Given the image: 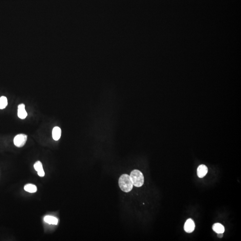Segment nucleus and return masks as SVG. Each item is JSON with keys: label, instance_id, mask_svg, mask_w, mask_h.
Wrapping results in <instances>:
<instances>
[{"label": "nucleus", "instance_id": "f257e3e1", "mask_svg": "<svg viewBox=\"0 0 241 241\" xmlns=\"http://www.w3.org/2000/svg\"><path fill=\"white\" fill-rule=\"evenodd\" d=\"M119 183L120 188L124 192H129L133 189V183L130 176L127 174L122 175L119 179Z\"/></svg>", "mask_w": 241, "mask_h": 241}, {"label": "nucleus", "instance_id": "f03ea898", "mask_svg": "<svg viewBox=\"0 0 241 241\" xmlns=\"http://www.w3.org/2000/svg\"><path fill=\"white\" fill-rule=\"evenodd\" d=\"M130 178L133 185L136 187H141L144 182V178L141 171L138 170H132L130 173Z\"/></svg>", "mask_w": 241, "mask_h": 241}, {"label": "nucleus", "instance_id": "7ed1b4c3", "mask_svg": "<svg viewBox=\"0 0 241 241\" xmlns=\"http://www.w3.org/2000/svg\"><path fill=\"white\" fill-rule=\"evenodd\" d=\"M27 140V135L23 134H19L14 137V144L18 147H23L25 145Z\"/></svg>", "mask_w": 241, "mask_h": 241}, {"label": "nucleus", "instance_id": "20e7f679", "mask_svg": "<svg viewBox=\"0 0 241 241\" xmlns=\"http://www.w3.org/2000/svg\"><path fill=\"white\" fill-rule=\"evenodd\" d=\"M195 225L194 221L191 219H188L185 223L184 229L187 233H192L195 229Z\"/></svg>", "mask_w": 241, "mask_h": 241}, {"label": "nucleus", "instance_id": "39448f33", "mask_svg": "<svg viewBox=\"0 0 241 241\" xmlns=\"http://www.w3.org/2000/svg\"><path fill=\"white\" fill-rule=\"evenodd\" d=\"M18 115L19 118L21 119H24L27 117V113L24 104H21L18 106Z\"/></svg>", "mask_w": 241, "mask_h": 241}, {"label": "nucleus", "instance_id": "423d86ee", "mask_svg": "<svg viewBox=\"0 0 241 241\" xmlns=\"http://www.w3.org/2000/svg\"><path fill=\"white\" fill-rule=\"evenodd\" d=\"M208 169L205 165L202 164L199 166L197 170V174L199 178H203L207 174Z\"/></svg>", "mask_w": 241, "mask_h": 241}, {"label": "nucleus", "instance_id": "0eeeda50", "mask_svg": "<svg viewBox=\"0 0 241 241\" xmlns=\"http://www.w3.org/2000/svg\"><path fill=\"white\" fill-rule=\"evenodd\" d=\"M34 168L38 172V175L40 177H43L45 176V172L43 168V164L40 161L36 162L34 165Z\"/></svg>", "mask_w": 241, "mask_h": 241}, {"label": "nucleus", "instance_id": "6e6552de", "mask_svg": "<svg viewBox=\"0 0 241 241\" xmlns=\"http://www.w3.org/2000/svg\"><path fill=\"white\" fill-rule=\"evenodd\" d=\"M52 137L53 139L55 141H58L60 139L61 135V129L60 127L56 126L52 130Z\"/></svg>", "mask_w": 241, "mask_h": 241}, {"label": "nucleus", "instance_id": "1a4fd4ad", "mask_svg": "<svg viewBox=\"0 0 241 241\" xmlns=\"http://www.w3.org/2000/svg\"><path fill=\"white\" fill-rule=\"evenodd\" d=\"M44 221L49 224L57 225L58 224V220L57 218L51 216H46L44 218Z\"/></svg>", "mask_w": 241, "mask_h": 241}, {"label": "nucleus", "instance_id": "9d476101", "mask_svg": "<svg viewBox=\"0 0 241 241\" xmlns=\"http://www.w3.org/2000/svg\"><path fill=\"white\" fill-rule=\"evenodd\" d=\"M212 228H213V231L217 233V234L224 233V232H225V228L221 224L219 223L214 224Z\"/></svg>", "mask_w": 241, "mask_h": 241}, {"label": "nucleus", "instance_id": "9b49d317", "mask_svg": "<svg viewBox=\"0 0 241 241\" xmlns=\"http://www.w3.org/2000/svg\"><path fill=\"white\" fill-rule=\"evenodd\" d=\"M24 190L30 193H35L37 191V188L35 185L29 184L25 185Z\"/></svg>", "mask_w": 241, "mask_h": 241}, {"label": "nucleus", "instance_id": "f8f14e48", "mask_svg": "<svg viewBox=\"0 0 241 241\" xmlns=\"http://www.w3.org/2000/svg\"><path fill=\"white\" fill-rule=\"evenodd\" d=\"M8 105V100L6 97L2 96L0 98V109L5 108Z\"/></svg>", "mask_w": 241, "mask_h": 241}, {"label": "nucleus", "instance_id": "ddd939ff", "mask_svg": "<svg viewBox=\"0 0 241 241\" xmlns=\"http://www.w3.org/2000/svg\"><path fill=\"white\" fill-rule=\"evenodd\" d=\"M223 236V233H219L218 234V237L219 238H222Z\"/></svg>", "mask_w": 241, "mask_h": 241}]
</instances>
